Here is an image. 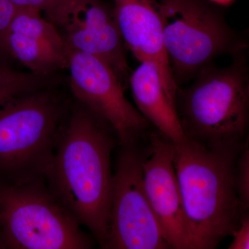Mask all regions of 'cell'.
<instances>
[{
  "label": "cell",
  "mask_w": 249,
  "mask_h": 249,
  "mask_svg": "<svg viewBox=\"0 0 249 249\" xmlns=\"http://www.w3.org/2000/svg\"><path fill=\"white\" fill-rule=\"evenodd\" d=\"M116 145L117 136L110 124L73 98L45 176L52 196L105 249L110 217L111 155Z\"/></svg>",
  "instance_id": "obj_1"
},
{
  "label": "cell",
  "mask_w": 249,
  "mask_h": 249,
  "mask_svg": "<svg viewBox=\"0 0 249 249\" xmlns=\"http://www.w3.org/2000/svg\"><path fill=\"white\" fill-rule=\"evenodd\" d=\"M245 142L209 147L186 138L174 143L189 249H215L238 226L235 165Z\"/></svg>",
  "instance_id": "obj_2"
},
{
  "label": "cell",
  "mask_w": 249,
  "mask_h": 249,
  "mask_svg": "<svg viewBox=\"0 0 249 249\" xmlns=\"http://www.w3.org/2000/svg\"><path fill=\"white\" fill-rule=\"evenodd\" d=\"M231 58L227 67L209 64L198 72L191 85L177 90L175 107L185 137L206 147L242 145L247 139V51Z\"/></svg>",
  "instance_id": "obj_3"
},
{
  "label": "cell",
  "mask_w": 249,
  "mask_h": 249,
  "mask_svg": "<svg viewBox=\"0 0 249 249\" xmlns=\"http://www.w3.org/2000/svg\"><path fill=\"white\" fill-rule=\"evenodd\" d=\"M60 85L0 102V183L45 178L73 101Z\"/></svg>",
  "instance_id": "obj_4"
},
{
  "label": "cell",
  "mask_w": 249,
  "mask_h": 249,
  "mask_svg": "<svg viewBox=\"0 0 249 249\" xmlns=\"http://www.w3.org/2000/svg\"><path fill=\"white\" fill-rule=\"evenodd\" d=\"M152 1L178 88L219 57L248 50L247 35L231 27L220 6L209 0Z\"/></svg>",
  "instance_id": "obj_5"
},
{
  "label": "cell",
  "mask_w": 249,
  "mask_h": 249,
  "mask_svg": "<svg viewBox=\"0 0 249 249\" xmlns=\"http://www.w3.org/2000/svg\"><path fill=\"white\" fill-rule=\"evenodd\" d=\"M92 239L52 196L45 178L0 183V249H89Z\"/></svg>",
  "instance_id": "obj_6"
},
{
  "label": "cell",
  "mask_w": 249,
  "mask_h": 249,
  "mask_svg": "<svg viewBox=\"0 0 249 249\" xmlns=\"http://www.w3.org/2000/svg\"><path fill=\"white\" fill-rule=\"evenodd\" d=\"M106 249H170L145 193L140 144L119 145Z\"/></svg>",
  "instance_id": "obj_7"
},
{
  "label": "cell",
  "mask_w": 249,
  "mask_h": 249,
  "mask_svg": "<svg viewBox=\"0 0 249 249\" xmlns=\"http://www.w3.org/2000/svg\"><path fill=\"white\" fill-rule=\"evenodd\" d=\"M67 70L72 97L110 124L118 145H137L148 138L153 127L126 98L125 89L106 62L70 50Z\"/></svg>",
  "instance_id": "obj_8"
},
{
  "label": "cell",
  "mask_w": 249,
  "mask_h": 249,
  "mask_svg": "<svg viewBox=\"0 0 249 249\" xmlns=\"http://www.w3.org/2000/svg\"><path fill=\"white\" fill-rule=\"evenodd\" d=\"M45 15L70 50L101 59L111 67L124 89L129 88L132 71L114 6L105 0H57Z\"/></svg>",
  "instance_id": "obj_9"
},
{
  "label": "cell",
  "mask_w": 249,
  "mask_h": 249,
  "mask_svg": "<svg viewBox=\"0 0 249 249\" xmlns=\"http://www.w3.org/2000/svg\"><path fill=\"white\" fill-rule=\"evenodd\" d=\"M142 163L144 188L170 249H189L182 199L174 165V142L156 129Z\"/></svg>",
  "instance_id": "obj_10"
},
{
  "label": "cell",
  "mask_w": 249,
  "mask_h": 249,
  "mask_svg": "<svg viewBox=\"0 0 249 249\" xmlns=\"http://www.w3.org/2000/svg\"><path fill=\"white\" fill-rule=\"evenodd\" d=\"M6 46L9 60L19 62L31 73L53 76L68 69V46L53 23L37 10L18 9Z\"/></svg>",
  "instance_id": "obj_11"
},
{
  "label": "cell",
  "mask_w": 249,
  "mask_h": 249,
  "mask_svg": "<svg viewBox=\"0 0 249 249\" xmlns=\"http://www.w3.org/2000/svg\"><path fill=\"white\" fill-rule=\"evenodd\" d=\"M116 22L126 50L139 62H155L168 99L175 106L178 87L162 39L161 25L152 0H113Z\"/></svg>",
  "instance_id": "obj_12"
},
{
  "label": "cell",
  "mask_w": 249,
  "mask_h": 249,
  "mask_svg": "<svg viewBox=\"0 0 249 249\" xmlns=\"http://www.w3.org/2000/svg\"><path fill=\"white\" fill-rule=\"evenodd\" d=\"M129 88L137 109L157 131L174 143L186 137L176 107L168 99L160 82V70L155 62L146 60L131 72Z\"/></svg>",
  "instance_id": "obj_13"
},
{
  "label": "cell",
  "mask_w": 249,
  "mask_h": 249,
  "mask_svg": "<svg viewBox=\"0 0 249 249\" xmlns=\"http://www.w3.org/2000/svg\"><path fill=\"white\" fill-rule=\"evenodd\" d=\"M58 74L42 76L13 68L7 62L0 61V102L53 85L62 84Z\"/></svg>",
  "instance_id": "obj_14"
},
{
  "label": "cell",
  "mask_w": 249,
  "mask_h": 249,
  "mask_svg": "<svg viewBox=\"0 0 249 249\" xmlns=\"http://www.w3.org/2000/svg\"><path fill=\"white\" fill-rule=\"evenodd\" d=\"M246 140L235 165V182L240 217L248 215L249 210V145Z\"/></svg>",
  "instance_id": "obj_15"
},
{
  "label": "cell",
  "mask_w": 249,
  "mask_h": 249,
  "mask_svg": "<svg viewBox=\"0 0 249 249\" xmlns=\"http://www.w3.org/2000/svg\"><path fill=\"white\" fill-rule=\"evenodd\" d=\"M17 11V8L9 0H0V61L7 63L9 59L6 52V36Z\"/></svg>",
  "instance_id": "obj_16"
},
{
  "label": "cell",
  "mask_w": 249,
  "mask_h": 249,
  "mask_svg": "<svg viewBox=\"0 0 249 249\" xmlns=\"http://www.w3.org/2000/svg\"><path fill=\"white\" fill-rule=\"evenodd\" d=\"M233 240L229 249H249V214L240 217V223L231 235Z\"/></svg>",
  "instance_id": "obj_17"
},
{
  "label": "cell",
  "mask_w": 249,
  "mask_h": 249,
  "mask_svg": "<svg viewBox=\"0 0 249 249\" xmlns=\"http://www.w3.org/2000/svg\"><path fill=\"white\" fill-rule=\"evenodd\" d=\"M17 9L37 10L45 13L57 0H9Z\"/></svg>",
  "instance_id": "obj_18"
},
{
  "label": "cell",
  "mask_w": 249,
  "mask_h": 249,
  "mask_svg": "<svg viewBox=\"0 0 249 249\" xmlns=\"http://www.w3.org/2000/svg\"><path fill=\"white\" fill-rule=\"evenodd\" d=\"M209 1L219 6H227L231 4L234 0H209Z\"/></svg>",
  "instance_id": "obj_19"
}]
</instances>
